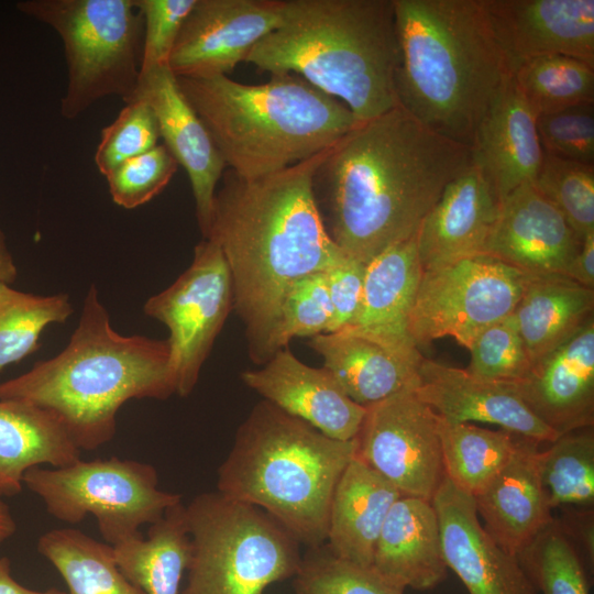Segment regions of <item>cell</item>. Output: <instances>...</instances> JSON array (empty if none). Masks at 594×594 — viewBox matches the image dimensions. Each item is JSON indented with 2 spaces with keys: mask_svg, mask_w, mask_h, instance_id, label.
Masks as SVG:
<instances>
[{
  "mask_svg": "<svg viewBox=\"0 0 594 594\" xmlns=\"http://www.w3.org/2000/svg\"><path fill=\"white\" fill-rule=\"evenodd\" d=\"M18 276V267L8 248L6 235L0 229V284L12 285Z\"/></svg>",
  "mask_w": 594,
  "mask_h": 594,
  "instance_id": "obj_50",
  "label": "cell"
},
{
  "mask_svg": "<svg viewBox=\"0 0 594 594\" xmlns=\"http://www.w3.org/2000/svg\"><path fill=\"white\" fill-rule=\"evenodd\" d=\"M143 18L140 73L168 66L180 28L196 0H135Z\"/></svg>",
  "mask_w": 594,
  "mask_h": 594,
  "instance_id": "obj_45",
  "label": "cell"
},
{
  "mask_svg": "<svg viewBox=\"0 0 594 594\" xmlns=\"http://www.w3.org/2000/svg\"><path fill=\"white\" fill-rule=\"evenodd\" d=\"M531 413L559 436L594 425V318L509 383Z\"/></svg>",
  "mask_w": 594,
  "mask_h": 594,
  "instance_id": "obj_19",
  "label": "cell"
},
{
  "mask_svg": "<svg viewBox=\"0 0 594 594\" xmlns=\"http://www.w3.org/2000/svg\"><path fill=\"white\" fill-rule=\"evenodd\" d=\"M416 235L389 246L366 264L359 311L341 331L373 340L419 365L424 356L409 329L422 274Z\"/></svg>",
  "mask_w": 594,
  "mask_h": 594,
  "instance_id": "obj_22",
  "label": "cell"
},
{
  "mask_svg": "<svg viewBox=\"0 0 594 594\" xmlns=\"http://www.w3.org/2000/svg\"><path fill=\"white\" fill-rule=\"evenodd\" d=\"M438 415L404 389L366 407L356 457L402 495L431 501L444 479Z\"/></svg>",
  "mask_w": 594,
  "mask_h": 594,
  "instance_id": "obj_13",
  "label": "cell"
},
{
  "mask_svg": "<svg viewBox=\"0 0 594 594\" xmlns=\"http://www.w3.org/2000/svg\"><path fill=\"white\" fill-rule=\"evenodd\" d=\"M513 78L536 117L594 103V66L574 57L531 58L517 67Z\"/></svg>",
  "mask_w": 594,
  "mask_h": 594,
  "instance_id": "obj_34",
  "label": "cell"
},
{
  "mask_svg": "<svg viewBox=\"0 0 594 594\" xmlns=\"http://www.w3.org/2000/svg\"><path fill=\"white\" fill-rule=\"evenodd\" d=\"M472 162L470 147L397 106L328 148L314 173L312 191L324 194V227L333 242L367 264L416 235L444 187Z\"/></svg>",
  "mask_w": 594,
  "mask_h": 594,
  "instance_id": "obj_1",
  "label": "cell"
},
{
  "mask_svg": "<svg viewBox=\"0 0 594 594\" xmlns=\"http://www.w3.org/2000/svg\"><path fill=\"white\" fill-rule=\"evenodd\" d=\"M113 552L119 569L144 594H179L191 552L185 505L172 506L146 537L121 542Z\"/></svg>",
  "mask_w": 594,
  "mask_h": 594,
  "instance_id": "obj_31",
  "label": "cell"
},
{
  "mask_svg": "<svg viewBox=\"0 0 594 594\" xmlns=\"http://www.w3.org/2000/svg\"><path fill=\"white\" fill-rule=\"evenodd\" d=\"M332 307L324 272L300 278L288 290L265 348V363L295 337L327 333Z\"/></svg>",
  "mask_w": 594,
  "mask_h": 594,
  "instance_id": "obj_40",
  "label": "cell"
},
{
  "mask_svg": "<svg viewBox=\"0 0 594 594\" xmlns=\"http://www.w3.org/2000/svg\"><path fill=\"white\" fill-rule=\"evenodd\" d=\"M447 568L469 594H538L517 557L484 529L471 495L443 479L432 499Z\"/></svg>",
  "mask_w": 594,
  "mask_h": 594,
  "instance_id": "obj_16",
  "label": "cell"
},
{
  "mask_svg": "<svg viewBox=\"0 0 594 594\" xmlns=\"http://www.w3.org/2000/svg\"><path fill=\"white\" fill-rule=\"evenodd\" d=\"M141 99L155 113L164 145L186 170L196 205L199 229L206 238L213 210L217 184L226 163L205 124L179 89L168 66L140 73L132 100ZM131 100V101H132Z\"/></svg>",
  "mask_w": 594,
  "mask_h": 594,
  "instance_id": "obj_18",
  "label": "cell"
},
{
  "mask_svg": "<svg viewBox=\"0 0 594 594\" xmlns=\"http://www.w3.org/2000/svg\"><path fill=\"white\" fill-rule=\"evenodd\" d=\"M173 394L167 340L117 332L95 285L64 350L0 383V399L50 411L80 451L112 440L118 411L128 400L165 399Z\"/></svg>",
  "mask_w": 594,
  "mask_h": 594,
  "instance_id": "obj_3",
  "label": "cell"
},
{
  "mask_svg": "<svg viewBox=\"0 0 594 594\" xmlns=\"http://www.w3.org/2000/svg\"><path fill=\"white\" fill-rule=\"evenodd\" d=\"M538 444L520 437L507 464L473 497L486 532L514 557L554 520L538 472Z\"/></svg>",
  "mask_w": 594,
  "mask_h": 594,
  "instance_id": "obj_24",
  "label": "cell"
},
{
  "mask_svg": "<svg viewBox=\"0 0 594 594\" xmlns=\"http://www.w3.org/2000/svg\"><path fill=\"white\" fill-rule=\"evenodd\" d=\"M0 594H67L57 588L37 591L20 584L11 574V562L7 557L0 558Z\"/></svg>",
  "mask_w": 594,
  "mask_h": 594,
  "instance_id": "obj_49",
  "label": "cell"
},
{
  "mask_svg": "<svg viewBox=\"0 0 594 594\" xmlns=\"http://www.w3.org/2000/svg\"><path fill=\"white\" fill-rule=\"evenodd\" d=\"M285 0H196L168 59L175 77L228 76L283 22Z\"/></svg>",
  "mask_w": 594,
  "mask_h": 594,
  "instance_id": "obj_14",
  "label": "cell"
},
{
  "mask_svg": "<svg viewBox=\"0 0 594 594\" xmlns=\"http://www.w3.org/2000/svg\"><path fill=\"white\" fill-rule=\"evenodd\" d=\"M160 138L154 111L144 100L134 99L127 102L114 121L101 130L95 163L107 176L125 161L155 147Z\"/></svg>",
  "mask_w": 594,
  "mask_h": 594,
  "instance_id": "obj_42",
  "label": "cell"
},
{
  "mask_svg": "<svg viewBox=\"0 0 594 594\" xmlns=\"http://www.w3.org/2000/svg\"><path fill=\"white\" fill-rule=\"evenodd\" d=\"M23 485L57 520L75 525L92 515L112 547L141 536V526L157 521L182 502L180 495L158 487L153 465L117 457L36 466L25 473Z\"/></svg>",
  "mask_w": 594,
  "mask_h": 594,
  "instance_id": "obj_10",
  "label": "cell"
},
{
  "mask_svg": "<svg viewBox=\"0 0 594 594\" xmlns=\"http://www.w3.org/2000/svg\"><path fill=\"white\" fill-rule=\"evenodd\" d=\"M241 378L264 400L332 439L349 441L360 432L366 407L353 402L327 369L302 363L287 348Z\"/></svg>",
  "mask_w": 594,
  "mask_h": 594,
  "instance_id": "obj_20",
  "label": "cell"
},
{
  "mask_svg": "<svg viewBox=\"0 0 594 594\" xmlns=\"http://www.w3.org/2000/svg\"><path fill=\"white\" fill-rule=\"evenodd\" d=\"M517 558L538 594H590L578 548L558 519Z\"/></svg>",
  "mask_w": 594,
  "mask_h": 594,
  "instance_id": "obj_37",
  "label": "cell"
},
{
  "mask_svg": "<svg viewBox=\"0 0 594 594\" xmlns=\"http://www.w3.org/2000/svg\"><path fill=\"white\" fill-rule=\"evenodd\" d=\"M365 268L366 264L346 254L324 272L332 307L328 332L341 331L353 322L362 299Z\"/></svg>",
  "mask_w": 594,
  "mask_h": 594,
  "instance_id": "obj_46",
  "label": "cell"
},
{
  "mask_svg": "<svg viewBox=\"0 0 594 594\" xmlns=\"http://www.w3.org/2000/svg\"><path fill=\"white\" fill-rule=\"evenodd\" d=\"M72 314L67 294L35 295L0 284V372L38 350L44 329Z\"/></svg>",
  "mask_w": 594,
  "mask_h": 594,
  "instance_id": "obj_36",
  "label": "cell"
},
{
  "mask_svg": "<svg viewBox=\"0 0 594 594\" xmlns=\"http://www.w3.org/2000/svg\"><path fill=\"white\" fill-rule=\"evenodd\" d=\"M438 418L444 477L474 497L507 464L520 436L504 429L450 424Z\"/></svg>",
  "mask_w": 594,
  "mask_h": 594,
  "instance_id": "obj_33",
  "label": "cell"
},
{
  "mask_svg": "<svg viewBox=\"0 0 594 594\" xmlns=\"http://www.w3.org/2000/svg\"><path fill=\"white\" fill-rule=\"evenodd\" d=\"M371 568L404 590H431L447 578L439 520L431 501L408 495L396 499L377 538Z\"/></svg>",
  "mask_w": 594,
  "mask_h": 594,
  "instance_id": "obj_26",
  "label": "cell"
},
{
  "mask_svg": "<svg viewBox=\"0 0 594 594\" xmlns=\"http://www.w3.org/2000/svg\"><path fill=\"white\" fill-rule=\"evenodd\" d=\"M560 525L573 541L579 542L586 552L587 559L594 561V524L593 510L583 508L582 510L570 512L564 519L559 520Z\"/></svg>",
  "mask_w": 594,
  "mask_h": 594,
  "instance_id": "obj_47",
  "label": "cell"
},
{
  "mask_svg": "<svg viewBox=\"0 0 594 594\" xmlns=\"http://www.w3.org/2000/svg\"><path fill=\"white\" fill-rule=\"evenodd\" d=\"M400 492L356 455L334 488L326 547L346 562L371 566L386 516Z\"/></svg>",
  "mask_w": 594,
  "mask_h": 594,
  "instance_id": "obj_27",
  "label": "cell"
},
{
  "mask_svg": "<svg viewBox=\"0 0 594 594\" xmlns=\"http://www.w3.org/2000/svg\"><path fill=\"white\" fill-rule=\"evenodd\" d=\"M297 594H404V588L361 566L334 557L326 547L309 548L295 574Z\"/></svg>",
  "mask_w": 594,
  "mask_h": 594,
  "instance_id": "obj_39",
  "label": "cell"
},
{
  "mask_svg": "<svg viewBox=\"0 0 594 594\" xmlns=\"http://www.w3.org/2000/svg\"><path fill=\"white\" fill-rule=\"evenodd\" d=\"M185 510L191 552L180 594H264L297 573L300 543L261 508L217 491Z\"/></svg>",
  "mask_w": 594,
  "mask_h": 594,
  "instance_id": "obj_8",
  "label": "cell"
},
{
  "mask_svg": "<svg viewBox=\"0 0 594 594\" xmlns=\"http://www.w3.org/2000/svg\"><path fill=\"white\" fill-rule=\"evenodd\" d=\"M532 185L560 211L581 241L594 233V164L543 152Z\"/></svg>",
  "mask_w": 594,
  "mask_h": 594,
  "instance_id": "obj_38",
  "label": "cell"
},
{
  "mask_svg": "<svg viewBox=\"0 0 594 594\" xmlns=\"http://www.w3.org/2000/svg\"><path fill=\"white\" fill-rule=\"evenodd\" d=\"M16 531V522L8 504L0 497V544L10 539Z\"/></svg>",
  "mask_w": 594,
  "mask_h": 594,
  "instance_id": "obj_51",
  "label": "cell"
},
{
  "mask_svg": "<svg viewBox=\"0 0 594 594\" xmlns=\"http://www.w3.org/2000/svg\"><path fill=\"white\" fill-rule=\"evenodd\" d=\"M484 6L513 73L546 55L594 66L593 0H484Z\"/></svg>",
  "mask_w": 594,
  "mask_h": 594,
  "instance_id": "obj_15",
  "label": "cell"
},
{
  "mask_svg": "<svg viewBox=\"0 0 594 594\" xmlns=\"http://www.w3.org/2000/svg\"><path fill=\"white\" fill-rule=\"evenodd\" d=\"M499 209L487 176L473 161L444 187L417 231L421 268L481 254Z\"/></svg>",
  "mask_w": 594,
  "mask_h": 594,
  "instance_id": "obj_23",
  "label": "cell"
},
{
  "mask_svg": "<svg viewBox=\"0 0 594 594\" xmlns=\"http://www.w3.org/2000/svg\"><path fill=\"white\" fill-rule=\"evenodd\" d=\"M398 105L432 131L472 148L477 127L514 73L484 0H393Z\"/></svg>",
  "mask_w": 594,
  "mask_h": 594,
  "instance_id": "obj_4",
  "label": "cell"
},
{
  "mask_svg": "<svg viewBox=\"0 0 594 594\" xmlns=\"http://www.w3.org/2000/svg\"><path fill=\"white\" fill-rule=\"evenodd\" d=\"M244 62L271 75L300 76L360 122L399 106L393 0H285L282 24Z\"/></svg>",
  "mask_w": 594,
  "mask_h": 594,
  "instance_id": "obj_5",
  "label": "cell"
},
{
  "mask_svg": "<svg viewBox=\"0 0 594 594\" xmlns=\"http://www.w3.org/2000/svg\"><path fill=\"white\" fill-rule=\"evenodd\" d=\"M565 276L576 283L594 288V233L586 235L570 264Z\"/></svg>",
  "mask_w": 594,
  "mask_h": 594,
  "instance_id": "obj_48",
  "label": "cell"
},
{
  "mask_svg": "<svg viewBox=\"0 0 594 594\" xmlns=\"http://www.w3.org/2000/svg\"><path fill=\"white\" fill-rule=\"evenodd\" d=\"M473 161L487 176L499 202L532 183L542 162L536 116L512 77L481 120L472 145Z\"/></svg>",
  "mask_w": 594,
  "mask_h": 594,
  "instance_id": "obj_25",
  "label": "cell"
},
{
  "mask_svg": "<svg viewBox=\"0 0 594 594\" xmlns=\"http://www.w3.org/2000/svg\"><path fill=\"white\" fill-rule=\"evenodd\" d=\"M528 275L487 254L422 270L409 329L418 346L451 337L468 349L514 311Z\"/></svg>",
  "mask_w": 594,
  "mask_h": 594,
  "instance_id": "obj_11",
  "label": "cell"
},
{
  "mask_svg": "<svg viewBox=\"0 0 594 594\" xmlns=\"http://www.w3.org/2000/svg\"><path fill=\"white\" fill-rule=\"evenodd\" d=\"M593 308L594 288L562 274L528 275L512 316L531 362L574 334Z\"/></svg>",
  "mask_w": 594,
  "mask_h": 594,
  "instance_id": "obj_30",
  "label": "cell"
},
{
  "mask_svg": "<svg viewBox=\"0 0 594 594\" xmlns=\"http://www.w3.org/2000/svg\"><path fill=\"white\" fill-rule=\"evenodd\" d=\"M24 14L61 37L67 86L61 113L72 120L96 101L119 96L130 102L140 77L143 18L135 0H25Z\"/></svg>",
  "mask_w": 594,
  "mask_h": 594,
  "instance_id": "obj_9",
  "label": "cell"
},
{
  "mask_svg": "<svg viewBox=\"0 0 594 594\" xmlns=\"http://www.w3.org/2000/svg\"><path fill=\"white\" fill-rule=\"evenodd\" d=\"M468 350L466 371L483 380L514 383L532 365L512 315L484 329Z\"/></svg>",
  "mask_w": 594,
  "mask_h": 594,
  "instance_id": "obj_41",
  "label": "cell"
},
{
  "mask_svg": "<svg viewBox=\"0 0 594 594\" xmlns=\"http://www.w3.org/2000/svg\"><path fill=\"white\" fill-rule=\"evenodd\" d=\"M80 452L50 411L0 399V497L19 494L29 470L68 465L80 459Z\"/></svg>",
  "mask_w": 594,
  "mask_h": 594,
  "instance_id": "obj_29",
  "label": "cell"
},
{
  "mask_svg": "<svg viewBox=\"0 0 594 594\" xmlns=\"http://www.w3.org/2000/svg\"><path fill=\"white\" fill-rule=\"evenodd\" d=\"M544 153L594 164V107L583 105L536 117Z\"/></svg>",
  "mask_w": 594,
  "mask_h": 594,
  "instance_id": "obj_44",
  "label": "cell"
},
{
  "mask_svg": "<svg viewBox=\"0 0 594 594\" xmlns=\"http://www.w3.org/2000/svg\"><path fill=\"white\" fill-rule=\"evenodd\" d=\"M581 243L560 211L532 183H526L502 200L481 254L527 275H565Z\"/></svg>",
  "mask_w": 594,
  "mask_h": 594,
  "instance_id": "obj_17",
  "label": "cell"
},
{
  "mask_svg": "<svg viewBox=\"0 0 594 594\" xmlns=\"http://www.w3.org/2000/svg\"><path fill=\"white\" fill-rule=\"evenodd\" d=\"M415 392L450 424H492L537 443L560 437L531 413L509 383L483 380L424 358Z\"/></svg>",
  "mask_w": 594,
  "mask_h": 594,
  "instance_id": "obj_21",
  "label": "cell"
},
{
  "mask_svg": "<svg viewBox=\"0 0 594 594\" xmlns=\"http://www.w3.org/2000/svg\"><path fill=\"white\" fill-rule=\"evenodd\" d=\"M356 449V438L332 439L263 400L239 427L217 491L261 508L300 544L320 547L334 488Z\"/></svg>",
  "mask_w": 594,
  "mask_h": 594,
  "instance_id": "obj_7",
  "label": "cell"
},
{
  "mask_svg": "<svg viewBox=\"0 0 594 594\" xmlns=\"http://www.w3.org/2000/svg\"><path fill=\"white\" fill-rule=\"evenodd\" d=\"M537 466L550 507L594 504L593 427L561 435L537 453Z\"/></svg>",
  "mask_w": 594,
  "mask_h": 594,
  "instance_id": "obj_35",
  "label": "cell"
},
{
  "mask_svg": "<svg viewBox=\"0 0 594 594\" xmlns=\"http://www.w3.org/2000/svg\"><path fill=\"white\" fill-rule=\"evenodd\" d=\"M327 151L255 179L228 169L215 196L204 239L216 242L224 255L233 309L258 364L265 363L267 340L292 286L346 255L329 235L312 191L314 173Z\"/></svg>",
  "mask_w": 594,
  "mask_h": 594,
  "instance_id": "obj_2",
  "label": "cell"
},
{
  "mask_svg": "<svg viewBox=\"0 0 594 594\" xmlns=\"http://www.w3.org/2000/svg\"><path fill=\"white\" fill-rule=\"evenodd\" d=\"M176 78L226 166L242 179L306 161L361 123L343 102L295 74L261 85L229 76Z\"/></svg>",
  "mask_w": 594,
  "mask_h": 594,
  "instance_id": "obj_6",
  "label": "cell"
},
{
  "mask_svg": "<svg viewBox=\"0 0 594 594\" xmlns=\"http://www.w3.org/2000/svg\"><path fill=\"white\" fill-rule=\"evenodd\" d=\"M37 551L64 579L67 594H144L119 569L112 546L78 529L43 534Z\"/></svg>",
  "mask_w": 594,
  "mask_h": 594,
  "instance_id": "obj_32",
  "label": "cell"
},
{
  "mask_svg": "<svg viewBox=\"0 0 594 594\" xmlns=\"http://www.w3.org/2000/svg\"><path fill=\"white\" fill-rule=\"evenodd\" d=\"M310 346L323 367L356 404L369 407L404 389L415 388L418 367L365 337L337 331L311 337Z\"/></svg>",
  "mask_w": 594,
  "mask_h": 594,
  "instance_id": "obj_28",
  "label": "cell"
},
{
  "mask_svg": "<svg viewBox=\"0 0 594 594\" xmlns=\"http://www.w3.org/2000/svg\"><path fill=\"white\" fill-rule=\"evenodd\" d=\"M233 289L229 266L219 245L204 239L196 245L190 266L166 289L150 297L144 314L168 331L169 367L175 394L195 388L229 312Z\"/></svg>",
  "mask_w": 594,
  "mask_h": 594,
  "instance_id": "obj_12",
  "label": "cell"
},
{
  "mask_svg": "<svg viewBox=\"0 0 594 594\" xmlns=\"http://www.w3.org/2000/svg\"><path fill=\"white\" fill-rule=\"evenodd\" d=\"M178 164L164 144L132 157L106 178L109 194L118 206L138 208L156 197L170 182Z\"/></svg>",
  "mask_w": 594,
  "mask_h": 594,
  "instance_id": "obj_43",
  "label": "cell"
}]
</instances>
